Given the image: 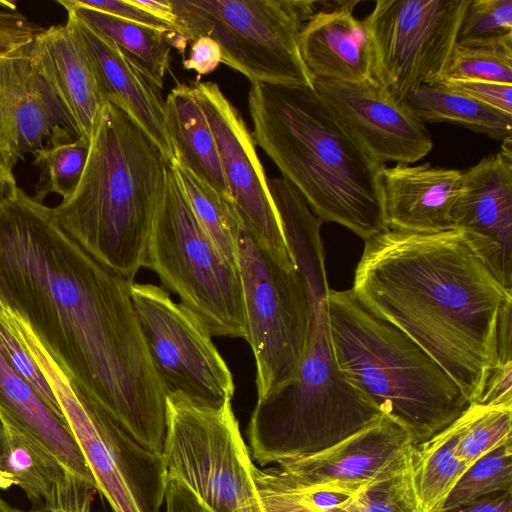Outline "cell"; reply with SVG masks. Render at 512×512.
<instances>
[{"mask_svg":"<svg viewBox=\"0 0 512 512\" xmlns=\"http://www.w3.org/2000/svg\"><path fill=\"white\" fill-rule=\"evenodd\" d=\"M133 282L94 259L51 207L20 187L0 200V305L31 328L87 397L162 454L167 393L134 309Z\"/></svg>","mask_w":512,"mask_h":512,"instance_id":"cell-1","label":"cell"},{"mask_svg":"<svg viewBox=\"0 0 512 512\" xmlns=\"http://www.w3.org/2000/svg\"><path fill=\"white\" fill-rule=\"evenodd\" d=\"M374 315L420 346L470 404L498 361L512 290L462 229H386L365 240L351 289Z\"/></svg>","mask_w":512,"mask_h":512,"instance_id":"cell-2","label":"cell"},{"mask_svg":"<svg viewBox=\"0 0 512 512\" xmlns=\"http://www.w3.org/2000/svg\"><path fill=\"white\" fill-rule=\"evenodd\" d=\"M248 108L255 144L322 222L340 224L364 241L388 229L385 165L315 88L253 84Z\"/></svg>","mask_w":512,"mask_h":512,"instance_id":"cell-3","label":"cell"},{"mask_svg":"<svg viewBox=\"0 0 512 512\" xmlns=\"http://www.w3.org/2000/svg\"><path fill=\"white\" fill-rule=\"evenodd\" d=\"M169 163L120 108L107 102L74 193L51 208L62 228L106 268L133 282L145 267Z\"/></svg>","mask_w":512,"mask_h":512,"instance_id":"cell-4","label":"cell"},{"mask_svg":"<svg viewBox=\"0 0 512 512\" xmlns=\"http://www.w3.org/2000/svg\"><path fill=\"white\" fill-rule=\"evenodd\" d=\"M325 309L339 371L413 444L438 434L470 405L459 386L420 346L362 306L351 290L330 289Z\"/></svg>","mask_w":512,"mask_h":512,"instance_id":"cell-5","label":"cell"},{"mask_svg":"<svg viewBox=\"0 0 512 512\" xmlns=\"http://www.w3.org/2000/svg\"><path fill=\"white\" fill-rule=\"evenodd\" d=\"M382 416L339 371L323 300L313 313L308 349L296 376L256 402L247 430L250 455L266 465L317 453Z\"/></svg>","mask_w":512,"mask_h":512,"instance_id":"cell-6","label":"cell"},{"mask_svg":"<svg viewBox=\"0 0 512 512\" xmlns=\"http://www.w3.org/2000/svg\"><path fill=\"white\" fill-rule=\"evenodd\" d=\"M145 267L212 336L246 339L239 269L222 256L198 221L171 164L154 213Z\"/></svg>","mask_w":512,"mask_h":512,"instance_id":"cell-7","label":"cell"},{"mask_svg":"<svg viewBox=\"0 0 512 512\" xmlns=\"http://www.w3.org/2000/svg\"><path fill=\"white\" fill-rule=\"evenodd\" d=\"M185 42L212 38L221 63L251 84L314 88L300 51L303 25L322 2L290 0H169Z\"/></svg>","mask_w":512,"mask_h":512,"instance_id":"cell-8","label":"cell"},{"mask_svg":"<svg viewBox=\"0 0 512 512\" xmlns=\"http://www.w3.org/2000/svg\"><path fill=\"white\" fill-rule=\"evenodd\" d=\"M1 310L50 385L97 491L114 512H159L167 482L162 455L144 448L87 397L23 320Z\"/></svg>","mask_w":512,"mask_h":512,"instance_id":"cell-9","label":"cell"},{"mask_svg":"<svg viewBox=\"0 0 512 512\" xmlns=\"http://www.w3.org/2000/svg\"><path fill=\"white\" fill-rule=\"evenodd\" d=\"M162 457L167 476L212 512H263L231 401L209 405L167 394Z\"/></svg>","mask_w":512,"mask_h":512,"instance_id":"cell-10","label":"cell"},{"mask_svg":"<svg viewBox=\"0 0 512 512\" xmlns=\"http://www.w3.org/2000/svg\"><path fill=\"white\" fill-rule=\"evenodd\" d=\"M247 336L256 363L257 400L292 380L308 349L313 305L298 269L279 266L242 219L238 233Z\"/></svg>","mask_w":512,"mask_h":512,"instance_id":"cell-11","label":"cell"},{"mask_svg":"<svg viewBox=\"0 0 512 512\" xmlns=\"http://www.w3.org/2000/svg\"><path fill=\"white\" fill-rule=\"evenodd\" d=\"M468 4L376 1L363 19L371 41V76L401 101L420 86L442 80Z\"/></svg>","mask_w":512,"mask_h":512,"instance_id":"cell-12","label":"cell"},{"mask_svg":"<svg viewBox=\"0 0 512 512\" xmlns=\"http://www.w3.org/2000/svg\"><path fill=\"white\" fill-rule=\"evenodd\" d=\"M131 298L166 393L209 405L231 401L233 376L200 320L154 284L133 282Z\"/></svg>","mask_w":512,"mask_h":512,"instance_id":"cell-13","label":"cell"},{"mask_svg":"<svg viewBox=\"0 0 512 512\" xmlns=\"http://www.w3.org/2000/svg\"><path fill=\"white\" fill-rule=\"evenodd\" d=\"M192 89L210 125L231 198L242 219L279 266L297 269L254 139L241 114L216 83L199 82Z\"/></svg>","mask_w":512,"mask_h":512,"instance_id":"cell-14","label":"cell"},{"mask_svg":"<svg viewBox=\"0 0 512 512\" xmlns=\"http://www.w3.org/2000/svg\"><path fill=\"white\" fill-rule=\"evenodd\" d=\"M313 86L380 163H415L433 148L424 123L372 76L358 82L315 79Z\"/></svg>","mask_w":512,"mask_h":512,"instance_id":"cell-15","label":"cell"},{"mask_svg":"<svg viewBox=\"0 0 512 512\" xmlns=\"http://www.w3.org/2000/svg\"><path fill=\"white\" fill-rule=\"evenodd\" d=\"M462 173L452 228L467 233L496 278L512 290V157L489 154Z\"/></svg>","mask_w":512,"mask_h":512,"instance_id":"cell-16","label":"cell"},{"mask_svg":"<svg viewBox=\"0 0 512 512\" xmlns=\"http://www.w3.org/2000/svg\"><path fill=\"white\" fill-rule=\"evenodd\" d=\"M412 445L407 433L383 415L323 451L287 458L275 464L285 472L313 483H382L407 471Z\"/></svg>","mask_w":512,"mask_h":512,"instance_id":"cell-17","label":"cell"},{"mask_svg":"<svg viewBox=\"0 0 512 512\" xmlns=\"http://www.w3.org/2000/svg\"><path fill=\"white\" fill-rule=\"evenodd\" d=\"M67 14L105 101L123 110L156 144L169 163L175 161L176 152L167 128L161 89L109 38L72 13Z\"/></svg>","mask_w":512,"mask_h":512,"instance_id":"cell-18","label":"cell"},{"mask_svg":"<svg viewBox=\"0 0 512 512\" xmlns=\"http://www.w3.org/2000/svg\"><path fill=\"white\" fill-rule=\"evenodd\" d=\"M60 127L71 129L57 98L33 68L28 51L1 57L0 159L2 162L13 170L20 159L41 148L51 134Z\"/></svg>","mask_w":512,"mask_h":512,"instance_id":"cell-19","label":"cell"},{"mask_svg":"<svg viewBox=\"0 0 512 512\" xmlns=\"http://www.w3.org/2000/svg\"><path fill=\"white\" fill-rule=\"evenodd\" d=\"M28 57L57 98L76 137L90 140L107 102L71 22L67 19L40 32Z\"/></svg>","mask_w":512,"mask_h":512,"instance_id":"cell-20","label":"cell"},{"mask_svg":"<svg viewBox=\"0 0 512 512\" xmlns=\"http://www.w3.org/2000/svg\"><path fill=\"white\" fill-rule=\"evenodd\" d=\"M359 1L322 2L299 34L302 60L315 79L358 82L372 74V49L364 20L353 15Z\"/></svg>","mask_w":512,"mask_h":512,"instance_id":"cell-21","label":"cell"},{"mask_svg":"<svg viewBox=\"0 0 512 512\" xmlns=\"http://www.w3.org/2000/svg\"><path fill=\"white\" fill-rule=\"evenodd\" d=\"M388 228L437 232L452 228L451 213L462 189L463 173L430 163H398L383 169Z\"/></svg>","mask_w":512,"mask_h":512,"instance_id":"cell-22","label":"cell"},{"mask_svg":"<svg viewBox=\"0 0 512 512\" xmlns=\"http://www.w3.org/2000/svg\"><path fill=\"white\" fill-rule=\"evenodd\" d=\"M0 410L38 438L72 473L96 486L91 470L68 424L13 368L1 342Z\"/></svg>","mask_w":512,"mask_h":512,"instance_id":"cell-23","label":"cell"},{"mask_svg":"<svg viewBox=\"0 0 512 512\" xmlns=\"http://www.w3.org/2000/svg\"><path fill=\"white\" fill-rule=\"evenodd\" d=\"M168 132L177 162L221 196L232 199L210 125L191 86L178 84L165 99Z\"/></svg>","mask_w":512,"mask_h":512,"instance_id":"cell-24","label":"cell"},{"mask_svg":"<svg viewBox=\"0 0 512 512\" xmlns=\"http://www.w3.org/2000/svg\"><path fill=\"white\" fill-rule=\"evenodd\" d=\"M267 185L287 245L306 284L314 310L330 290L320 236L322 221L312 212L299 191L284 178H267Z\"/></svg>","mask_w":512,"mask_h":512,"instance_id":"cell-25","label":"cell"},{"mask_svg":"<svg viewBox=\"0 0 512 512\" xmlns=\"http://www.w3.org/2000/svg\"><path fill=\"white\" fill-rule=\"evenodd\" d=\"M4 430L0 489L20 487L35 507L42 505L71 472L38 438L0 410Z\"/></svg>","mask_w":512,"mask_h":512,"instance_id":"cell-26","label":"cell"},{"mask_svg":"<svg viewBox=\"0 0 512 512\" xmlns=\"http://www.w3.org/2000/svg\"><path fill=\"white\" fill-rule=\"evenodd\" d=\"M463 426L462 413L429 440L412 445L408 472L419 512H440L451 490L469 468L457 455Z\"/></svg>","mask_w":512,"mask_h":512,"instance_id":"cell-27","label":"cell"},{"mask_svg":"<svg viewBox=\"0 0 512 512\" xmlns=\"http://www.w3.org/2000/svg\"><path fill=\"white\" fill-rule=\"evenodd\" d=\"M252 476L263 512H332L381 484L313 483L285 472L277 464L266 469L254 466Z\"/></svg>","mask_w":512,"mask_h":512,"instance_id":"cell-28","label":"cell"},{"mask_svg":"<svg viewBox=\"0 0 512 512\" xmlns=\"http://www.w3.org/2000/svg\"><path fill=\"white\" fill-rule=\"evenodd\" d=\"M67 12L109 38L131 58L160 89L170 66L174 31H163L79 5L58 0Z\"/></svg>","mask_w":512,"mask_h":512,"instance_id":"cell-29","label":"cell"},{"mask_svg":"<svg viewBox=\"0 0 512 512\" xmlns=\"http://www.w3.org/2000/svg\"><path fill=\"white\" fill-rule=\"evenodd\" d=\"M404 102L424 122H448L504 141L512 135V115L487 106L447 86L442 80L425 84Z\"/></svg>","mask_w":512,"mask_h":512,"instance_id":"cell-30","label":"cell"},{"mask_svg":"<svg viewBox=\"0 0 512 512\" xmlns=\"http://www.w3.org/2000/svg\"><path fill=\"white\" fill-rule=\"evenodd\" d=\"M89 150V139L76 137L66 127L56 129L41 148L31 153L39 172L33 198L39 202L50 194L62 200L69 198L81 180Z\"/></svg>","mask_w":512,"mask_h":512,"instance_id":"cell-31","label":"cell"},{"mask_svg":"<svg viewBox=\"0 0 512 512\" xmlns=\"http://www.w3.org/2000/svg\"><path fill=\"white\" fill-rule=\"evenodd\" d=\"M171 166L198 221L222 256L238 268L237 240L242 217L233 200L218 194L181 163L173 161Z\"/></svg>","mask_w":512,"mask_h":512,"instance_id":"cell-32","label":"cell"},{"mask_svg":"<svg viewBox=\"0 0 512 512\" xmlns=\"http://www.w3.org/2000/svg\"><path fill=\"white\" fill-rule=\"evenodd\" d=\"M443 79L512 85V36L483 43L457 42Z\"/></svg>","mask_w":512,"mask_h":512,"instance_id":"cell-33","label":"cell"},{"mask_svg":"<svg viewBox=\"0 0 512 512\" xmlns=\"http://www.w3.org/2000/svg\"><path fill=\"white\" fill-rule=\"evenodd\" d=\"M507 492H512V441L495 448L471 465L451 490L442 510Z\"/></svg>","mask_w":512,"mask_h":512,"instance_id":"cell-34","label":"cell"},{"mask_svg":"<svg viewBox=\"0 0 512 512\" xmlns=\"http://www.w3.org/2000/svg\"><path fill=\"white\" fill-rule=\"evenodd\" d=\"M463 415L464 426L457 455L468 467L495 448L512 441V410L470 404Z\"/></svg>","mask_w":512,"mask_h":512,"instance_id":"cell-35","label":"cell"},{"mask_svg":"<svg viewBox=\"0 0 512 512\" xmlns=\"http://www.w3.org/2000/svg\"><path fill=\"white\" fill-rule=\"evenodd\" d=\"M512 36V0H469L457 42L483 43Z\"/></svg>","mask_w":512,"mask_h":512,"instance_id":"cell-36","label":"cell"},{"mask_svg":"<svg viewBox=\"0 0 512 512\" xmlns=\"http://www.w3.org/2000/svg\"><path fill=\"white\" fill-rule=\"evenodd\" d=\"M332 512H419L408 469L400 477L370 488L346 506Z\"/></svg>","mask_w":512,"mask_h":512,"instance_id":"cell-37","label":"cell"},{"mask_svg":"<svg viewBox=\"0 0 512 512\" xmlns=\"http://www.w3.org/2000/svg\"><path fill=\"white\" fill-rule=\"evenodd\" d=\"M0 342L13 368L36 389L50 408L64 419L50 385L1 310Z\"/></svg>","mask_w":512,"mask_h":512,"instance_id":"cell-38","label":"cell"},{"mask_svg":"<svg viewBox=\"0 0 512 512\" xmlns=\"http://www.w3.org/2000/svg\"><path fill=\"white\" fill-rule=\"evenodd\" d=\"M97 488L91 482L68 472L50 497L28 512H92Z\"/></svg>","mask_w":512,"mask_h":512,"instance_id":"cell-39","label":"cell"},{"mask_svg":"<svg viewBox=\"0 0 512 512\" xmlns=\"http://www.w3.org/2000/svg\"><path fill=\"white\" fill-rule=\"evenodd\" d=\"M45 28L14 7L0 8V58L25 53Z\"/></svg>","mask_w":512,"mask_h":512,"instance_id":"cell-40","label":"cell"},{"mask_svg":"<svg viewBox=\"0 0 512 512\" xmlns=\"http://www.w3.org/2000/svg\"><path fill=\"white\" fill-rule=\"evenodd\" d=\"M450 88L512 115V85L481 80H442Z\"/></svg>","mask_w":512,"mask_h":512,"instance_id":"cell-41","label":"cell"},{"mask_svg":"<svg viewBox=\"0 0 512 512\" xmlns=\"http://www.w3.org/2000/svg\"><path fill=\"white\" fill-rule=\"evenodd\" d=\"M79 5L163 31H174L169 23L148 13L133 0H75ZM175 32V31H174Z\"/></svg>","mask_w":512,"mask_h":512,"instance_id":"cell-42","label":"cell"},{"mask_svg":"<svg viewBox=\"0 0 512 512\" xmlns=\"http://www.w3.org/2000/svg\"><path fill=\"white\" fill-rule=\"evenodd\" d=\"M221 63V50L219 45L208 36L196 38L191 45L190 55L183 62L188 70H195L200 75L213 72Z\"/></svg>","mask_w":512,"mask_h":512,"instance_id":"cell-43","label":"cell"},{"mask_svg":"<svg viewBox=\"0 0 512 512\" xmlns=\"http://www.w3.org/2000/svg\"><path fill=\"white\" fill-rule=\"evenodd\" d=\"M166 512H212L180 481L167 476Z\"/></svg>","mask_w":512,"mask_h":512,"instance_id":"cell-44","label":"cell"},{"mask_svg":"<svg viewBox=\"0 0 512 512\" xmlns=\"http://www.w3.org/2000/svg\"><path fill=\"white\" fill-rule=\"evenodd\" d=\"M440 512H512V492L485 497L471 504Z\"/></svg>","mask_w":512,"mask_h":512,"instance_id":"cell-45","label":"cell"},{"mask_svg":"<svg viewBox=\"0 0 512 512\" xmlns=\"http://www.w3.org/2000/svg\"><path fill=\"white\" fill-rule=\"evenodd\" d=\"M139 7L143 8L148 13L156 16L157 18L169 23L174 28V14L169 0L154 1V0H133ZM175 31V28H174Z\"/></svg>","mask_w":512,"mask_h":512,"instance_id":"cell-46","label":"cell"},{"mask_svg":"<svg viewBox=\"0 0 512 512\" xmlns=\"http://www.w3.org/2000/svg\"><path fill=\"white\" fill-rule=\"evenodd\" d=\"M17 186L12 169L0 159V200L7 196Z\"/></svg>","mask_w":512,"mask_h":512,"instance_id":"cell-47","label":"cell"},{"mask_svg":"<svg viewBox=\"0 0 512 512\" xmlns=\"http://www.w3.org/2000/svg\"><path fill=\"white\" fill-rule=\"evenodd\" d=\"M0 512H25V511L19 510L15 507L11 506L7 501H5L0 496Z\"/></svg>","mask_w":512,"mask_h":512,"instance_id":"cell-48","label":"cell"},{"mask_svg":"<svg viewBox=\"0 0 512 512\" xmlns=\"http://www.w3.org/2000/svg\"><path fill=\"white\" fill-rule=\"evenodd\" d=\"M3 441H4V430H3L2 421L0 419V458H1L2 452H3Z\"/></svg>","mask_w":512,"mask_h":512,"instance_id":"cell-49","label":"cell"}]
</instances>
